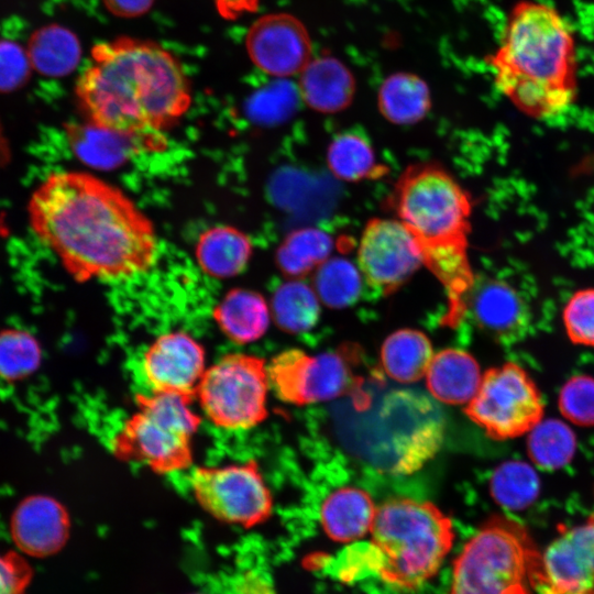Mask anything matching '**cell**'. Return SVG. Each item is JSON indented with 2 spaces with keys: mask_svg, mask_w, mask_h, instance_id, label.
Instances as JSON below:
<instances>
[{
  "mask_svg": "<svg viewBox=\"0 0 594 594\" xmlns=\"http://www.w3.org/2000/svg\"><path fill=\"white\" fill-rule=\"evenodd\" d=\"M30 220L77 282L123 279L156 262L151 219L120 188L85 172L52 174L34 191Z\"/></svg>",
  "mask_w": 594,
  "mask_h": 594,
  "instance_id": "obj_1",
  "label": "cell"
},
{
  "mask_svg": "<svg viewBox=\"0 0 594 594\" xmlns=\"http://www.w3.org/2000/svg\"><path fill=\"white\" fill-rule=\"evenodd\" d=\"M76 94L90 124L145 143L162 141L191 101L179 62L153 42L130 37L92 48Z\"/></svg>",
  "mask_w": 594,
  "mask_h": 594,
  "instance_id": "obj_2",
  "label": "cell"
},
{
  "mask_svg": "<svg viewBox=\"0 0 594 594\" xmlns=\"http://www.w3.org/2000/svg\"><path fill=\"white\" fill-rule=\"evenodd\" d=\"M388 204L417 240L424 265L446 290L448 308L441 323L460 326L475 280L468 255L469 194L440 165L419 163L400 175Z\"/></svg>",
  "mask_w": 594,
  "mask_h": 594,
  "instance_id": "obj_3",
  "label": "cell"
},
{
  "mask_svg": "<svg viewBox=\"0 0 594 594\" xmlns=\"http://www.w3.org/2000/svg\"><path fill=\"white\" fill-rule=\"evenodd\" d=\"M490 64L497 89L534 118L556 117L575 99L573 34L548 4L522 2L513 10Z\"/></svg>",
  "mask_w": 594,
  "mask_h": 594,
  "instance_id": "obj_4",
  "label": "cell"
},
{
  "mask_svg": "<svg viewBox=\"0 0 594 594\" xmlns=\"http://www.w3.org/2000/svg\"><path fill=\"white\" fill-rule=\"evenodd\" d=\"M370 532L383 558L377 576L407 592L437 574L454 540L451 519L436 505L403 497L376 509Z\"/></svg>",
  "mask_w": 594,
  "mask_h": 594,
  "instance_id": "obj_5",
  "label": "cell"
},
{
  "mask_svg": "<svg viewBox=\"0 0 594 594\" xmlns=\"http://www.w3.org/2000/svg\"><path fill=\"white\" fill-rule=\"evenodd\" d=\"M540 562L541 553L521 524L493 516L455 558L447 594H531Z\"/></svg>",
  "mask_w": 594,
  "mask_h": 594,
  "instance_id": "obj_6",
  "label": "cell"
},
{
  "mask_svg": "<svg viewBox=\"0 0 594 594\" xmlns=\"http://www.w3.org/2000/svg\"><path fill=\"white\" fill-rule=\"evenodd\" d=\"M193 399L177 394H136L135 410L110 440L112 454L156 474L190 469L193 441L201 425Z\"/></svg>",
  "mask_w": 594,
  "mask_h": 594,
  "instance_id": "obj_7",
  "label": "cell"
},
{
  "mask_svg": "<svg viewBox=\"0 0 594 594\" xmlns=\"http://www.w3.org/2000/svg\"><path fill=\"white\" fill-rule=\"evenodd\" d=\"M270 388L264 359L232 352L207 366L195 397L201 413L215 427L242 431L266 419Z\"/></svg>",
  "mask_w": 594,
  "mask_h": 594,
  "instance_id": "obj_8",
  "label": "cell"
},
{
  "mask_svg": "<svg viewBox=\"0 0 594 594\" xmlns=\"http://www.w3.org/2000/svg\"><path fill=\"white\" fill-rule=\"evenodd\" d=\"M465 415L494 440L530 432L544 415L542 396L529 374L514 362L487 370Z\"/></svg>",
  "mask_w": 594,
  "mask_h": 594,
  "instance_id": "obj_9",
  "label": "cell"
},
{
  "mask_svg": "<svg viewBox=\"0 0 594 594\" xmlns=\"http://www.w3.org/2000/svg\"><path fill=\"white\" fill-rule=\"evenodd\" d=\"M359 354L352 345L316 355L287 349L267 364L270 387L280 400L297 406L348 395L361 386Z\"/></svg>",
  "mask_w": 594,
  "mask_h": 594,
  "instance_id": "obj_10",
  "label": "cell"
},
{
  "mask_svg": "<svg viewBox=\"0 0 594 594\" xmlns=\"http://www.w3.org/2000/svg\"><path fill=\"white\" fill-rule=\"evenodd\" d=\"M189 483L197 504L219 521L252 528L272 514V493L257 462L252 459L196 466Z\"/></svg>",
  "mask_w": 594,
  "mask_h": 594,
  "instance_id": "obj_11",
  "label": "cell"
},
{
  "mask_svg": "<svg viewBox=\"0 0 594 594\" xmlns=\"http://www.w3.org/2000/svg\"><path fill=\"white\" fill-rule=\"evenodd\" d=\"M424 265L420 246L411 232L394 219H371L362 233L358 267L369 285L391 294Z\"/></svg>",
  "mask_w": 594,
  "mask_h": 594,
  "instance_id": "obj_12",
  "label": "cell"
},
{
  "mask_svg": "<svg viewBox=\"0 0 594 594\" xmlns=\"http://www.w3.org/2000/svg\"><path fill=\"white\" fill-rule=\"evenodd\" d=\"M538 594H594V512L565 528L541 554Z\"/></svg>",
  "mask_w": 594,
  "mask_h": 594,
  "instance_id": "obj_13",
  "label": "cell"
},
{
  "mask_svg": "<svg viewBox=\"0 0 594 594\" xmlns=\"http://www.w3.org/2000/svg\"><path fill=\"white\" fill-rule=\"evenodd\" d=\"M206 369L204 345L183 330L160 334L141 360L142 375L150 393L194 398Z\"/></svg>",
  "mask_w": 594,
  "mask_h": 594,
  "instance_id": "obj_14",
  "label": "cell"
},
{
  "mask_svg": "<svg viewBox=\"0 0 594 594\" xmlns=\"http://www.w3.org/2000/svg\"><path fill=\"white\" fill-rule=\"evenodd\" d=\"M252 62L275 77H289L310 62L311 40L305 25L287 13L267 14L256 20L246 35Z\"/></svg>",
  "mask_w": 594,
  "mask_h": 594,
  "instance_id": "obj_15",
  "label": "cell"
},
{
  "mask_svg": "<svg viewBox=\"0 0 594 594\" xmlns=\"http://www.w3.org/2000/svg\"><path fill=\"white\" fill-rule=\"evenodd\" d=\"M70 517L56 498L31 495L15 507L10 520L11 538L29 557L47 558L61 551L70 535Z\"/></svg>",
  "mask_w": 594,
  "mask_h": 594,
  "instance_id": "obj_16",
  "label": "cell"
},
{
  "mask_svg": "<svg viewBox=\"0 0 594 594\" xmlns=\"http://www.w3.org/2000/svg\"><path fill=\"white\" fill-rule=\"evenodd\" d=\"M466 315L476 326L499 342L521 340L530 326V312L525 299L508 283L477 279L468 294Z\"/></svg>",
  "mask_w": 594,
  "mask_h": 594,
  "instance_id": "obj_17",
  "label": "cell"
},
{
  "mask_svg": "<svg viewBox=\"0 0 594 594\" xmlns=\"http://www.w3.org/2000/svg\"><path fill=\"white\" fill-rule=\"evenodd\" d=\"M298 94L307 106L322 113L345 109L355 94L350 69L331 56L311 58L299 74Z\"/></svg>",
  "mask_w": 594,
  "mask_h": 594,
  "instance_id": "obj_18",
  "label": "cell"
},
{
  "mask_svg": "<svg viewBox=\"0 0 594 594\" xmlns=\"http://www.w3.org/2000/svg\"><path fill=\"white\" fill-rule=\"evenodd\" d=\"M212 318L228 340L246 345L266 333L272 316L270 305L260 293L233 288L215 306Z\"/></svg>",
  "mask_w": 594,
  "mask_h": 594,
  "instance_id": "obj_19",
  "label": "cell"
},
{
  "mask_svg": "<svg viewBox=\"0 0 594 594\" xmlns=\"http://www.w3.org/2000/svg\"><path fill=\"white\" fill-rule=\"evenodd\" d=\"M426 376L429 392L449 405L468 404L482 380L476 360L458 349H446L433 355Z\"/></svg>",
  "mask_w": 594,
  "mask_h": 594,
  "instance_id": "obj_20",
  "label": "cell"
},
{
  "mask_svg": "<svg viewBox=\"0 0 594 594\" xmlns=\"http://www.w3.org/2000/svg\"><path fill=\"white\" fill-rule=\"evenodd\" d=\"M252 253L250 237L230 226H216L205 230L195 248L199 267L215 278H230L242 273Z\"/></svg>",
  "mask_w": 594,
  "mask_h": 594,
  "instance_id": "obj_21",
  "label": "cell"
},
{
  "mask_svg": "<svg viewBox=\"0 0 594 594\" xmlns=\"http://www.w3.org/2000/svg\"><path fill=\"white\" fill-rule=\"evenodd\" d=\"M375 513L376 508L366 492L356 487H341L323 501L320 521L329 538L351 542L371 530Z\"/></svg>",
  "mask_w": 594,
  "mask_h": 594,
  "instance_id": "obj_22",
  "label": "cell"
},
{
  "mask_svg": "<svg viewBox=\"0 0 594 594\" xmlns=\"http://www.w3.org/2000/svg\"><path fill=\"white\" fill-rule=\"evenodd\" d=\"M377 102L382 116L389 122L414 124L422 120L431 107L430 90L417 75L395 73L382 82Z\"/></svg>",
  "mask_w": 594,
  "mask_h": 594,
  "instance_id": "obj_23",
  "label": "cell"
},
{
  "mask_svg": "<svg viewBox=\"0 0 594 594\" xmlns=\"http://www.w3.org/2000/svg\"><path fill=\"white\" fill-rule=\"evenodd\" d=\"M432 346L428 337L415 329H400L386 338L381 350L385 373L400 383L420 380L432 360Z\"/></svg>",
  "mask_w": 594,
  "mask_h": 594,
  "instance_id": "obj_24",
  "label": "cell"
},
{
  "mask_svg": "<svg viewBox=\"0 0 594 594\" xmlns=\"http://www.w3.org/2000/svg\"><path fill=\"white\" fill-rule=\"evenodd\" d=\"M76 35L61 25L38 29L30 38L28 55L31 65L46 76L61 77L72 73L80 59Z\"/></svg>",
  "mask_w": 594,
  "mask_h": 594,
  "instance_id": "obj_25",
  "label": "cell"
},
{
  "mask_svg": "<svg viewBox=\"0 0 594 594\" xmlns=\"http://www.w3.org/2000/svg\"><path fill=\"white\" fill-rule=\"evenodd\" d=\"M332 238L323 230L305 228L289 233L276 252L279 270L287 276L299 278L316 271L330 258Z\"/></svg>",
  "mask_w": 594,
  "mask_h": 594,
  "instance_id": "obj_26",
  "label": "cell"
},
{
  "mask_svg": "<svg viewBox=\"0 0 594 594\" xmlns=\"http://www.w3.org/2000/svg\"><path fill=\"white\" fill-rule=\"evenodd\" d=\"M270 309L277 327L293 334L310 330L320 316L315 289L300 280H289L276 288Z\"/></svg>",
  "mask_w": 594,
  "mask_h": 594,
  "instance_id": "obj_27",
  "label": "cell"
},
{
  "mask_svg": "<svg viewBox=\"0 0 594 594\" xmlns=\"http://www.w3.org/2000/svg\"><path fill=\"white\" fill-rule=\"evenodd\" d=\"M327 161L332 174L346 182L373 178L383 173L370 142L358 133L336 136L329 145Z\"/></svg>",
  "mask_w": 594,
  "mask_h": 594,
  "instance_id": "obj_28",
  "label": "cell"
},
{
  "mask_svg": "<svg viewBox=\"0 0 594 594\" xmlns=\"http://www.w3.org/2000/svg\"><path fill=\"white\" fill-rule=\"evenodd\" d=\"M362 278L359 267L352 262L332 257L315 271L314 289L319 300L327 307L345 308L359 298Z\"/></svg>",
  "mask_w": 594,
  "mask_h": 594,
  "instance_id": "obj_29",
  "label": "cell"
},
{
  "mask_svg": "<svg viewBox=\"0 0 594 594\" xmlns=\"http://www.w3.org/2000/svg\"><path fill=\"white\" fill-rule=\"evenodd\" d=\"M528 438V454L543 470L564 466L573 458L576 441L572 430L558 420L540 421Z\"/></svg>",
  "mask_w": 594,
  "mask_h": 594,
  "instance_id": "obj_30",
  "label": "cell"
},
{
  "mask_svg": "<svg viewBox=\"0 0 594 594\" xmlns=\"http://www.w3.org/2000/svg\"><path fill=\"white\" fill-rule=\"evenodd\" d=\"M42 349L29 332L7 329L0 332V378L21 381L33 374L41 364Z\"/></svg>",
  "mask_w": 594,
  "mask_h": 594,
  "instance_id": "obj_31",
  "label": "cell"
},
{
  "mask_svg": "<svg viewBox=\"0 0 594 594\" xmlns=\"http://www.w3.org/2000/svg\"><path fill=\"white\" fill-rule=\"evenodd\" d=\"M491 494L502 506L522 509L537 495V480L531 469L520 462H507L495 470Z\"/></svg>",
  "mask_w": 594,
  "mask_h": 594,
  "instance_id": "obj_32",
  "label": "cell"
},
{
  "mask_svg": "<svg viewBox=\"0 0 594 594\" xmlns=\"http://www.w3.org/2000/svg\"><path fill=\"white\" fill-rule=\"evenodd\" d=\"M558 407L570 422L594 426V377L576 375L568 380L560 389Z\"/></svg>",
  "mask_w": 594,
  "mask_h": 594,
  "instance_id": "obj_33",
  "label": "cell"
},
{
  "mask_svg": "<svg viewBox=\"0 0 594 594\" xmlns=\"http://www.w3.org/2000/svg\"><path fill=\"white\" fill-rule=\"evenodd\" d=\"M562 319L574 344L594 348V288L575 292L563 309Z\"/></svg>",
  "mask_w": 594,
  "mask_h": 594,
  "instance_id": "obj_34",
  "label": "cell"
},
{
  "mask_svg": "<svg viewBox=\"0 0 594 594\" xmlns=\"http://www.w3.org/2000/svg\"><path fill=\"white\" fill-rule=\"evenodd\" d=\"M382 553L372 542H358L344 548L333 561L334 574L344 582L355 581L370 574H378Z\"/></svg>",
  "mask_w": 594,
  "mask_h": 594,
  "instance_id": "obj_35",
  "label": "cell"
},
{
  "mask_svg": "<svg viewBox=\"0 0 594 594\" xmlns=\"http://www.w3.org/2000/svg\"><path fill=\"white\" fill-rule=\"evenodd\" d=\"M31 61L16 43L0 41V90L11 91L22 87L30 77Z\"/></svg>",
  "mask_w": 594,
  "mask_h": 594,
  "instance_id": "obj_36",
  "label": "cell"
},
{
  "mask_svg": "<svg viewBox=\"0 0 594 594\" xmlns=\"http://www.w3.org/2000/svg\"><path fill=\"white\" fill-rule=\"evenodd\" d=\"M32 576L24 557L14 551L0 552V594H26Z\"/></svg>",
  "mask_w": 594,
  "mask_h": 594,
  "instance_id": "obj_37",
  "label": "cell"
},
{
  "mask_svg": "<svg viewBox=\"0 0 594 594\" xmlns=\"http://www.w3.org/2000/svg\"><path fill=\"white\" fill-rule=\"evenodd\" d=\"M222 594H276V590L267 571L258 566H249L228 578Z\"/></svg>",
  "mask_w": 594,
  "mask_h": 594,
  "instance_id": "obj_38",
  "label": "cell"
},
{
  "mask_svg": "<svg viewBox=\"0 0 594 594\" xmlns=\"http://www.w3.org/2000/svg\"><path fill=\"white\" fill-rule=\"evenodd\" d=\"M107 9L117 16L134 18L148 11L154 0H102Z\"/></svg>",
  "mask_w": 594,
  "mask_h": 594,
  "instance_id": "obj_39",
  "label": "cell"
},
{
  "mask_svg": "<svg viewBox=\"0 0 594 594\" xmlns=\"http://www.w3.org/2000/svg\"><path fill=\"white\" fill-rule=\"evenodd\" d=\"M260 0H216L218 10L226 18H235L257 8Z\"/></svg>",
  "mask_w": 594,
  "mask_h": 594,
  "instance_id": "obj_40",
  "label": "cell"
},
{
  "mask_svg": "<svg viewBox=\"0 0 594 594\" xmlns=\"http://www.w3.org/2000/svg\"><path fill=\"white\" fill-rule=\"evenodd\" d=\"M198 594V593H197Z\"/></svg>",
  "mask_w": 594,
  "mask_h": 594,
  "instance_id": "obj_41",
  "label": "cell"
}]
</instances>
